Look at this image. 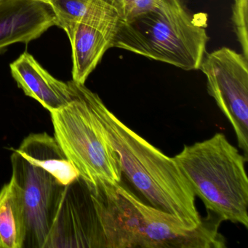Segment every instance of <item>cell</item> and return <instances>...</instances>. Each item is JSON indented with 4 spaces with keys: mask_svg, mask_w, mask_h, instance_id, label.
<instances>
[{
    "mask_svg": "<svg viewBox=\"0 0 248 248\" xmlns=\"http://www.w3.org/2000/svg\"><path fill=\"white\" fill-rule=\"evenodd\" d=\"M106 248H224L219 232L223 221L207 211L195 229L143 202L120 184H93Z\"/></svg>",
    "mask_w": 248,
    "mask_h": 248,
    "instance_id": "cell-1",
    "label": "cell"
},
{
    "mask_svg": "<svg viewBox=\"0 0 248 248\" xmlns=\"http://www.w3.org/2000/svg\"><path fill=\"white\" fill-rule=\"evenodd\" d=\"M95 112L117 153L124 175L148 204L176 217L188 229L202 222L195 197L173 157H170L120 121L94 93Z\"/></svg>",
    "mask_w": 248,
    "mask_h": 248,
    "instance_id": "cell-2",
    "label": "cell"
},
{
    "mask_svg": "<svg viewBox=\"0 0 248 248\" xmlns=\"http://www.w3.org/2000/svg\"><path fill=\"white\" fill-rule=\"evenodd\" d=\"M208 41L206 19L192 14L185 0H156L149 11L120 21L112 47L194 71L200 69Z\"/></svg>",
    "mask_w": 248,
    "mask_h": 248,
    "instance_id": "cell-3",
    "label": "cell"
},
{
    "mask_svg": "<svg viewBox=\"0 0 248 248\" xmlns=\"http://www.w3.org/2000/svg\"><path fill=\"white\" fill-rule=\"evenodd\" d=\"M173 158L207 211L248 229V159L223 133L185 146Z\"/></svg>",
    "mask_w": 248,
    "mask_h": 248,
    "instance_id": "cell-4",
    "label": "cell"
},
{
    "mask_svg": "<svg viewBox=\"0 0 248 248\" xmlns=\"http://www.w3.org/2000/svg\"><path fill=\"white\" fill-rule=\"evenodd\" d=\"M69 82L72 101L50 112L55 139L82 179L92 184H120L118 156L95 112L94 93L85 84Z\"/></svg>",
    "mask_w": 248,
    "mask_h": 248,
    "instance_id": "cell-5",
    "label": "cell"
},
{
    "mask_svg": "<svg viewBox=\"0 0 248 248\" xmlns=\"http://www.w3.org/2000/svg\"><path fill=\"white\" fill-rule=\"evenodd\" d=\"M199 70L208 93L233 127L238 146L248 160V59L227 47L206 53Z\"/></svg>",
    "mask_w": 248,
    "mask_h": 248,
    "instance_id": "cell-6",
    "label": "cell"
},
{
    "mask_svg": "<svg viewBox=\"0 0 248 248\" xmlns=\"http://www.w3.org/2000/svg\"><path fill=\"white\" fill-rule=\"evenodd\" d=\"M12 178L21 190L25 220L24 248H47L65 186L14 150Z\"/></svg>",
    "mask_w": 248,
    "mask_h": 248,
    "instance_id": "cell-7",
    "label": "cell"
},
{
    "mask_svg": "<svg viewBox=\"0 0 248 248\" xmlns=\"http://www.w3.org/2000/svg\"><path fill=\"white\" fill-rule=\"evenodd\" d=\"M63 247L106 248L91 187L80 176L65 187L47 248Z\"/></svg>",
    "mask_w": 248,
    "mask_h": 248,
    "instance_id": "cell-8",
    "label": "cell"
},
{
    "mask_svg": "<svg viewBox=\"0 0 248 248\" xmlns=\"http://www.w3.org/2000/svg\"><path fill=\"white\" fill-rule=\"evenodd\" d=\"M120 17L113 0H98L77 26L71 39L72 80L85 84L103 56L112 47Z\"/></svg>",
    "mask_w": 248,
    "mask_h": 248,
    "instance_id": "cell-9",
    "label": "cell"
},
{
    "mask_svg": "<svg viewBox=\"0 0 248 248\" xmlns=\"http://www.w3.org/2000/svg\"><path fill=\"white\" fill-rule=\"evenodd\" d=\"M56 26V16L45 0L0 1V54L15 43L28 44Z\"/></svg>",
    "mask_w": 248,
    "mask_h": 248,
    "instance_id": "cell-10",
    "label": "cell"
},
{
    "mask_svg": "<svg viewBox=\"0 0 248 248\" xmlns=\"http://www.w3.org/2000/svg\"><path fill=\"white\" fill-rule=\"evenodd\" d=\"M10 67L13 78L25 95L50 112L61 109L72 101L69 82L56 79L28 52L22 53Z\"/></svg>",
    "mask_w": 248,
    "mask_h": 248,
    "instance_id": "cell-11",
    "label": "cell"
},
{
    "mask_svg": "<svg viewBox=\"0 0 248 248\" xmlns=\"http://www.w3.org/2000/svg\"><path fill=\"white\" fill-rule=\"evenodd\" d=\"M15 150L31 165L47 171L65 186L80 176L55 137L47 133L30 134Z\"/></svg>",
    "mask_w": 248,
    "mask_h": 248,
    "instance_id": "cell-12",
    "label": "cell"
},
{
    "mask_svg": "<svg viewBox=\"0 0 248 248\" xmlns=\"http://www.w3.org/2000/svg\"><path fill=\"white\" fill-rule=\"evenodd\" d=\"M25 236L21 190L11 178L0 191V248H23Z\"/></svg>",
    "mask_w": 248,
    "mask_h": 248,
    "instance_id": "cell-13",
    "label": "cell"
},
{
    "mask_svg": "<svg viewBox=\"0 0 248 248\" xmlns=\"http://www.w3.org/2000/svg\"><path fill=\"white\" fill-rule=\"evenodd\" d=\"M56 16V25L64 30L69 40L75 29L98 0H45Z\"/></svg>",
    "mask_w": 248,
    "mask_h": 248,
    "instance_id": "cell-14",
    "label": "cell"
},
{
    "mask_svg": "<svg viewBox=\"0 0 248 248\" xmlns=\"http://www.w3.org/2000/svg\"><path fill=\"white\" fill-rule=\"evenodd\" d=\"M232 12L233 31L242 54L248 59V0H233Z\"/></svg>",
    "mask_w": 248,
    "mask_h": 248,
    "instance_id": "cell-15",
    "label": "cell"
},
{
    "mask_svg": "<svg viewBox=\"0 0 248 248\" xmlns=\"http://www.w3.org/2000/svg\"><path fill=\"white\" fill-rule=\"evenodd\" d=\"M156 0H113L120 21L126 22L150 10Z\"/></svg>",
    "mask_w": 248,
    "mask_h": 248,
    "instance_id": "cell-16",
    "label": "cell"
},
{
    "mask_svg": "<svg viewBox=\"0 0 248 248\" xmlns=\"http://www.w3.org/2000/svg\"><path fill=\"white\" fill-rule=\"evenodd\" d=\"M0 1H2V0H0Z\"/></svg>",
    "mask_w": 248,
    "mask_h": 248,
    "instance_id": "cell-17",
    "label": "cell"
}]
</instances>
